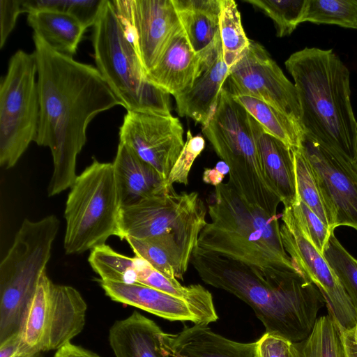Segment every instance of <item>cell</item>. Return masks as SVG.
<instances>
[{"label": "cell", "instance_id": "obj_1", "mask_svg": "<svg viewBox=\"0 0 357 357\" xmlns=\"http://www.w3.org/2000/svg\"><path fill=\"white\" fill-rule=\"evenodd\" d=\"M40 118L35 142L48 147L54 170L47 194L70 188L86 129L98 114L121 105L96 67L59 53L33 33Z\"/></svg>", "mask_w": 357, "mask_h": 357}, {"label": "cell", "instance_id": "obj_2", "mask_svg": "<svg viewBox=\"0 0 357 357\" xmlns=\"http://www.w3.org/2000/svg\"><path fill=\"white\" fill-rule=\"evenodd\" d=\"M190 264L206 284L248 305L266 333L291 342L302 341L310 334L319 311L326 304L317 287L298 268L263 271L198 246Z\"/></svg>", "mask_w": 357, "mask_h": 357}, {"label": "cell", "instance_id": "obj_3", "mask_svg": "<svg viewBox=\"0 0 357 357\" xmlns=\"http://www.w3.org/2000/svg\"><path fill=\"white\" fill-rule=\"evenodd\" d=\"M284 64L294 81L303 133L351 162L357 121L348 68L333 50L317 47L293 53Z\"/></svg>", "mask_w": 357, "mask_h": 357}, {"label": "cell", "instance_id": "obj_4", "mask_svg": "<svg viewBox=\"0 0 357 357\" xmlns=\"http://www.w3.org/2000/svg\"><path fill=\"white\" fill-rule=\"evenodd\" d=\"M213 196L199 248L263 271L296 268L284 249L278 215L245 201L229 182L215 186Z\"/></svg>", "mask_w": 357, "mask_h": 357}, {"label": "cell", "instance_id": "obj_5", "mask_svg": "<svg viewBox=\"0 0 357 357\" xmlns=\"http://www.w3.org/2000/svg\"><path fill=\"white\" fill-rule=\"evenodd\" d=\"M215 152L229 167V183L241 197L275 215L281 199L268 180L257 150L250 114L223 87L218 105L202 126Z\"/></svg>", "mask_w": 357, "mask_h": 357}, {"label": "cell", "instance_id": "obj_6", "mask_svg": "<svg viewBox=\"0 0 357 357\" xmlns=\"http://www.w3.org/2000/svg\"><path fill=\"white\" fill-rule=\"evenodd\" d=\"M96 68L127 112L172 115L169 94L150 82L111 0H105L91 36Z\"/></svg>", "mask_w": 357, "mask_h": 357}, {"label": "cell", "instance_id": "obj_7", "mask_svg": "<svg viewBox=\"0 0 357 357\" xmlns=\"http://www.w3.org/2000/svg\"><path fill=\"white\" fill-rule=\"evenodd\" d=\"M59 220L24 219L0 264V343L19 333L26 307L51 257Z\"/></svg>", "mask_w": 357, "mask_h": 357}, {"label": "cell", "instance_id": "obj_8", "mask_svg": "<svg viewBox=\"0 0 357 357\" xmlns=\"http://www.w3.org/2000/svg\"><path fill=\"white\" fill-rule=\"evenodd\" d=\"M120 202L112 162L93 158L78 175L66 203L63 247L68 255L80 254L119 238Z\"/></svg>", "mask_w": 357, "mask_h": 357}, {"label": "cell", "instance_id": "obj_9", "mask_svg": "<svg viewBox=\"0 0 357 357\" xmlns=\"http://www.w3.org/2000/svg\"><path fill=\"white\" fill-rule=\"evenodd\" d=\"M206 216V206L197 192L178 193L171 186L161 193L121 207L119 238L169 236L192 256L207 222Z\"/></svg>", "mask_w": 357, "mask_h": 357}, {"label": "cell", "instance_id": "obj_10", "mask_svg": "<svg viewBox=\"0 0 357 357\" xmlns=\"http://www.w3.org/2000/svg\"><path fill=\"white\" fill-rule=\"evenodd\" d=\"M40 118L37 63L33 53L17 51L0 83V165L9 169L35 141Z\"/></svg>", "mask_w": 357, "mask_h": 357}, {"label": "cell", "instance_id": "obj_11", "mask_svg": "<svg viewBox=\"0 0 357 357\" xmlns=\"http://www.w3.org/2000/svg\"><path fill=\"white\" fill-rule=\"evenodd\" d=\"M227 81L231 94L260 99L301 127V109L295 86L259 43L250 40L248 47L229 68Z\"/></svg>", "mask_w": 357, "mask_h": 357}, {"label": "cell", "instance_id": "obj_12", "mask_svg": "<svg viewBox=\"0 0 357 357\" xmlns=\"http://www.w3.org/2000/svg\"><path fill=\"white\" fill-rule=\"evenodd\" d=\"M281 236L284 249L294 265L322 294L329 314L342 330L357 325V310L337 275L323 254L304 236L292 213L284 207Z\"/></svg>", "mask_w": 357, "mask_h": 357}, {"label": "cell", "instance_id": "obj_13", "mask_svg": "<svg viewBox=\"0 0 357 357\" xmlns=\"http://www.w3.org/2000/svg\"><path fill=\"white\" fill-rule=\"evenodd\" d=\"M301 146L317 183L331 229L344 226L357 231V174L351 162L304 133Z\"/></svg>", "mask_w": 357, "mask_h": 357}, {"label": "cell", "instance_id": "obj_14", "mask_svg": "<svg viewBox=\"0 0 357 357\" xmlns=\"http://www.w3.org/2000/svg\"><path fill=\"white\" fill-rule=\"evenodd\" d=\"M119 143L167 180L185 144L183 128L172 115L127 112L119 128Z\"/></svg>", "mask_w": 357, "mask_h": 357}, {"label": "cell", "instance_id": "obj_15", "mask_svg": "<svg viewBox=\"0 0 357 357\" xmlns=\"http://www.w3.org/2000/svg\"><path fill=\"white\" fill-rule=\"evenodd\" d=\"M147 73L181 26L172 0H111Z\"/></svg>", "mask_w": 357, "mask_h": 357}, {"label": "cell", "instance_id": "obj_16", "mask_svg": "<svg viewBox=\"0 0 357 357\" xmlns=\"http://www.w3.org/2000/svg\"><path fill=\"white\" fill-rule=\"evenodd\" d=\"M100 286L112 301L169 321H189L194 324L208 325L218 319L215 308L198 305L142 284L100 280Z\"/></svg>", "mask_w": 357, "mask_h": 357}, {"label": "cell", "instance_id": "obj_17", "mask_svg": "<svg viewBox=\"0 0 357 357\" xmlns=\"http://www.w3.org/2000/svg\"><path fill=\"white\" fill-rule=\"evenodd\" d=\"M160 340L169 357H259L257 341L236 342L213 332L204 324L183 325L176 333L163 331Z\"/></svg>", "mask_w": 357, "mask_h": 357}, {"label": "cell", "instance_id": "obj_18", "mask_svg": "<svg viewBox=\"0 0 357 357\" xmlns=\"http://www.w3.org/2000/svg\"><path fill=\"white\" fill-rule=\"evenodd\" d=\"M87 305L74 287L52 283L42 352L58 350L79 334Z\"/></svg>", "mask_w": 357, "mask_h": 357}, {"label": "cell", "instance_id": "obj_19", "mask_svg": "<svg viewBox=\"0 0 357 357\" xmlns=\"http://www.w3.org/2000/svg\"><path fill=\"white\" fill-rule=\"evenodd\" d=\"M250 123L264 169L284 207L298 198L292 149L270 135L250 115Z\"/></svg>", "mask_w": 357, "mask_h": 357}, {"label": "cell", "instance_id": "obj_20", "mask_svg": "<svg viewBox=\"0 0 357 357\" xmlns=\"http://www.w3.org/2000/svg\"><path fill=\"white\" fill-rule=\"evenodd\" d=\"M198 63V54L192 49L181 26L146 76L153 85L174 96L192 84L197 76Z\"/></svg>", "mask_w": 357, "mask_h": 357}, {"label": "cell", "instance_id": "obj_21", "mask_svg": "<svg viewBox=\"0 0 357 357\" xmlns=\"http://www.w3.org/2000/svg\"><path fill=\"white\" fill-rule=\"evenodd\" d=\"M121 207L161 193L169 187L161 174L119 143L112 162Z\"/></svg>", "mask_w": 357, "mask_h": 357}, {"label": "cell", "instance_id": "obj_22", "mask_svg": "<svg viewBox=\"0 0 357 357\" xmlns=\"http://www.w3.org/2000/svg\"><path fill=\"white\" fill-rule=\"evenodd\" d=\"M229 74L222 54L202 70L192 84L174 97L177 113L204 126L214 112Z\"/></svg>", "mask_w": 357, "mask_h": 357}, {"label": "cell", "instance_id": "obj_23", "mask_svg": "<svg viewBox=\"0 0 357 357\" xmlns=\"http://www.w3.org/2000/svg\"><path fill=\"white\" fill-rule=\"evenodd\" d=\"M162 333L154 321L135 311L114 323L109 342L115 357H169L161 343Z\"/></svg>", "mask_w": 357, "mask_h": 357}, {"label": "cell", "instance_id": "obj_24", "mask_svg": "<svg viewBox=\"0 0 357 357\" xmlns=\"http://www.w3.org/2000/svg\"><path fill=\"white\" fill-rule=\"evenodd\" d=\"M27 23L53 50L73 57L86 28L75 17L54 10L27 13Z\"/></svg>", "mask_w": 357, "mask_h": 357}, {"label": "cell", "instance_id": "obj_25", "mask_svg": "<svg viewBox=\"0 0 357 357\" xmlns=\"http://www.w3.org/2000/svg\"><path fill=\"white\" fill-rule=\"evenodd\" d=\"M181 27L195 53L205 49L219 32L221 0H172Z\"/></svg>", "mask_w": 357, "mask_h": 357}, {"label": "cell", "instance_id": "obj_26", "mask_svg": "<svg viewBox=\"0 0 357 357\" xmlns=\"http://www.w3.org/2000/svg\"><path fill=\"white\" fill-rule=\"evenodd\" d=\"M125 240L136 256L146 260L155 270L169 278L183 280L191 256L174 238L169 236L144 239L127 237Z\"/></svg>", "mask_w": 357, "mask_h": 357}, {"label": "cell", "instance_id": "obj_27", "mask_svg": "<svg viewBox=\"0 0 357 357\" xmlns=\"http://www.w3.org/2000/svg\"><path fill=\"white\" fill-rule=\"evenodd\" d=\"M232 96L270 135L291 149L301 146L303 132L292 119L266 102L245 95Z\"/></svg>", "mask_w": 357, "mask_h": 357}, {"label": "cell", "instance_id": "obj_28", "mask_svg": "<svg viewBox=\"0 0 357 357\" xmlns=\"http://www.w3.org/2000/svg\"><path fill=\"white\" fill-rule=\"evenodd\" d=\"M288 357H345L342 329L331 314L320 317L305 340L290 342Z\"/></svg>", "mask_w": 357, "mask_h": 357}, {"label": "cell", "instance_id": "obj_29", "mask_svg": "<svg viewBox=\"0 0 357 357\" xmlns=\"http://www.w3.org/2000/svg\"><path fill=\"white\" fill-rule=\"evenodd\" d=\"M52 283L45 271L26 307L20 331L23 343L38 354L42 352Z\"/></svg>", "mask_w": 357, "mask_h": 357}, {"label": "cell", "instance_id": "obj_30", "mask_svg": "<svg viewBox=\"0 0 357 357\" xmlns=\"http://www.w3.org/2000/svg\"><path fill=\"white\" fill-rule=\"evenodd\" d=\"M136 257H137V283L186 300L192 303L215 309L212 294L202 285L183 286L177 279L163 275L146 260Z\"/></svg>", "mask_w": 357, "mask_h": 357}, {"label": "cell", "instance_id": "obj_31", "mask_svg": "<svg viewBox=\"0 0 357 357\" xmlns=\"http://www.w3.org/2000/svg\"><path fill=\"white\" fill-rule=\"evenodd\" d=\"M89 263L102 281L137 283V257H127L104 244L91 250Z\"/></svg>", "mask_w": 357, "mask_h": 357}, {"label": "cell", "instance_id": "obj_32", "mask_svg": "<svg viewBox=\"0 0 357 357\" xmlns=\"http://www.w3.org/2000/svg\"><path fill=\"white\" fill-rule=\"evenodd\" d=\"M219 31L223 60L230 68L248 47L250 40L245 35L234 0H221Z\"/></svg>", "mask_w": 357, "mask_h": 357}, {"label": "cell", "instance_id": "obj_33", "mask_svg": "<svg viewBox=\"0 0 357 357\" xmlns=\"http://www.w3.org/2000/svg\"><path fill=\"white\" fill-rule=\"evenodd\" d=\"M305 22L357 29V0H307Z\"/></svg>", "mask_w": 357, "mask_h": 357}, {"label": "cell", "instance_id": "obj_34", "mask_svg": "<svg viewBox=\"0 0 357 357\" xmlns=\"http://www.w3.org/2000/svg\"><path fill=\"white\" fill-rule=\"evenodd\" d=\"M260 9L274 22L276 36H289L303 22L307 0H243Z\"/></svg>", "mask_w": 357, "mask_h": 357}, {"label": "cell", "instance_id": "obj_35", "mask_svg": "<svg viewBox=\"0 0 357 357\" xmlns=\"http://www.w3.org/2000/svg\"><path fill=\"white\" fill-rule=\"evenodd\" d=\"M297 195L329 228L331 223L317 183L301 146L292 149Z\"/></svg>", "mask_w": 357, "mask_h": 357}, {"label": "cell", "instance_id": "obj_36", "mask_svg": "<svg viewBox=\"0 0 357 357\" xmlns=\"http://www.w3.org/2000/svg\"><path fill=\"white\" fill-rule=\"evenodd\" d=\"M323 255L357 310V259L340 243L334 232L329 238Z\"/></svg>", "mask_w": 357, "mask_h": 357}, {"label": "cell", "instance_id": "obj_37", "mask_svg": "<svg viewBox=\"0 0 357 357\" xmlns=\"http://www.w3.org/2000/svg\"><path fill=\"white\" fill-rule=\"evenodd\" d=\"M105 0H22L23 13L49 10L75 17L87 29L93 26Z\"/></svg>", "mask_w": 357, "mask_h": 357}, {"label": "cell", "instance_id": "obj_38", "mask_svg": "<svg viewBox=\"0 0 357 357\" xmlns=\"http://www.w3.org/2000/svg\"><path fill=\"white\" fill-rule=\"evenodd\" d=\"M297 225L304 236L321 254L329 241L331 231L298 197L291 206Z\"/></svg>", "mask_w": 357, "mask_h": 357}, {"label": "cell", "instance_id": "obj_39", "mask_svg": "<svg viewBox=\"0 0 357 357\" xmlns=\"http://www.w3.org/2000/svg\"><path fill=\"white\" fill-rule=\"evenodd\" d=\"M205 147V140L201 135L193 136L188 130L184 146L172 167L166 180L167 187L173 186L174 183L188 184V177L191 167L195 159L200 155Z\"/></svg>", "mask_w": 357, "mask_h": 357}, {"label": "cell", "instance_id": "obj_40", "mask_svg": "<svg viewBox=\"0 0 357 357\" xmlns=\"http://www.w3.org/2000/svg\"><path fill=\"white\" fill-rule=\"evenodd\" d=\"M23 13L22 0L0 1V47L2 48Z\"/></svg>", "mask_w": 357, "mask_h": 357}, {"label": "cell", "instance_id": "obj_41", "mask_svg": "<svg viewBox=\"0 0 357 357\" xmlns=\"http://www.w3.org/2000/svg\"><path fill=\"white\" fill-rule=\"evenodd\" d=\"M229 172L228 165L224 161H220L213 168L204 169L202 179L204 183L215 187L222 183L223 178Z\"/></svg>", "mask_w": 357, "mask_h": 357}, {"label": "cell", "instance_id": "obj_42", "mask_svg": "<svg viewBox=\"0 0 357 357\" xmlns=\"http://www.w3.org/2000/svg\"><path fill=\"white\" fill-rule=\"evenodd\" d=\"M54 357H101L98 354L69 342L59 349Z\"/></svg>", "mask_w": 357, "mask_h": 357}, {"label": "cell", "instance_id": "obj_43", "mask_svg": "<svg viewBox=\"0 0 357 357\" xmlns=\"http://www.w3.org/2000/svg\"><path fill=\"white\" fill-rule=\"evenodd\" d=\"M345 357H357V325L348 330H342Z\"/></svg>", "mask_w": 357, "mask_h": 357}, {"label": "cell", "instance_id": "obj_44", "mask_svg": "<svg viewBox=\"0 0 357 357\" xmlns=\"http://www.w3.org/2000/svg\"><path fill=\"white\" fill-rule=\"evenodd\" d=\"M351 166L352 169L357 174V133H356V142H355V146H354V157L351 161Z\"/></svg>", "mask_w": 357, "mask_h": 357}, {"label": "cell", "instance_id": "obj_45", "mask_svg": "<svg viewBox=\"0 0 357 357\" xmlns=\"http://www.w3.org/2000/svg\"><path fill=\"white\" fill-rule=\"evenodd\" d=\"M39 354L35 353V352H31V351H25L23 352L19 355H17L15 357H37Z\"/></svg>", "mask_w": 357, "mask_h": 357}, {"label": "cell", "instance_id": "obj_46", "mask_svg": "<svg viewBox=\"0 0 357 357\" xmlns=\"http://www.w3.org/2000/svg\"><path fill=\"white\" fill-rule=\"evenodd\" d=\"M174 357H183V356H174Z\"/></svg>", "mask_w": 357, "mask_h": 357}]
</instances>
